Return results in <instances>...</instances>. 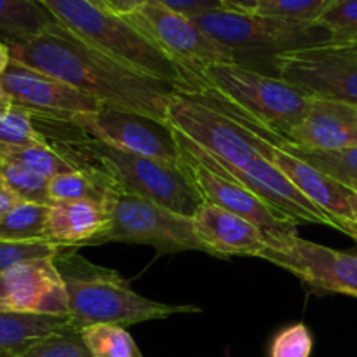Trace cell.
Masks as SVG:
<instances>
[{"mask_svg":"<svg viewBox=\"0 0 357 357\" xmlns=\"http://www.w3.org/2000/svg\"><path fill=\"white\" fill-rule=\"evenodd\" d=\"M10 59L56 77L105 107L167 122V105L176 89L93 47L58 21L33 37L13 42Z\"/></svg>","mask_w":357,"mask_h":357,"instance_id":"6da1fadb","label":"cell"},{"mask_svg":"<svg viewBox=\"0 0 357 357\" xmlns=\"http://www.w3.org/2000/svg\"><path fill=\"white\" fill-rule=\"evenodd\" d=\"M190 79L192 91L185 94L282 139L300 124L310 105L307 94L281 77L267 75L244 63H215Z\"/></svg>","mask_w":357,"mask_h":357,"instance_id":"7a4b0ae2","label":"cell"},{"mask_svg":"<svg viewBox=\"0 0 357 357\" xmlns=\"http://www.w3.org/2000/svg\"><path fill=\"white\" fill-rule=\"evenodd\" d=\"M77 250L63 246L52 258L68 295L70 321L77 330L94 324L126 328L174 314L201 312L195 305H169L138 295L117 271L91 264Z\"/></svg>","mask_w":357,"mask_h":357,"instance_id":"3957f363","label":"cell"},{"mask_svg":"<svg viewBox=\"0 0 357 357\" xmlns=\"http://www.w3.org/2000/svg\"><path fill=\"white\" fill-rule=\"evenodd\" d=\"M59 24L93 47L181 93L192 91L187 73L153 45L126 16L94 0H37Z\"/></svg>","mask_w":357,"mask_h":357,"instance_id":"277c9868","label":"cell"},{"mask_svg":"<svg viewBox=\"0 0 357 357\" xmlns=\"http://www.w3.org/2000/svg\"><path fill=\"white\" fill-rule=\"evenodd\" d=\"M49 145L68 155L79 166L94 164L103 167L119 181L124 192L155 202L176 215L194 218L202 206L201 195L183 167L122 152L89 135L77 142L61 139Z\"/></svg>","mask_w":357,"mask_h":357,"instance_id":"5b68a950","label":"cell"},{"mask_svg":"<svg viewBox=\"0 0 357 357\" xmlns=\"http://www.w3.org/2000/svg\"><path fill=\"white\" fill-rule=\"evenodd\" d=\"M215 40L229 47L237 59L241 54H278L296 49L328 44L326 30L316 23L261 16L253 13L220 9L190 17Z\"/></svg>","mask_w":357,"mask_h":357,"instance_id":"8992f818","label":"cell"},{"mask_svg":"<svg viewBox=\"0 0 357 357\" xmlns=\"http://www.w3.org/2000/svg\"><path fill=\"white\" fill-rule=\"evenodd\" d=\"M174 136L181 153L211 169L213 173L243 185L261 201L267 202L272 209L291 220L295 225L310 223V225H326L335 229L333 220L323 209L317 208L310 199H307L265 155L257 157L253 162L246 164L244 167H236L202 150L178 131H174Z\"/></svg>","mask_w":357,"mask_h":357,"instance_id":"52a82bcc","label":"cell"},{"mask_svg":"<svg viewBox=\"0 0 357 357\" xmlns=\"http://www.w3.org/2000/svg\"><path fill=\"white\" fill-rule=\"evenodd\" d=\"M105 243L149 244L160 253H208L195 232L194 218L176 215L155 202L128 192L119 195L115 201L107 232L93 241V244Z\"/></svg>","mask_w":357,"mask_h":357,"instance_id":"ba28073f","label":"cell"},{"mask_svg":"<svg viewBox=\"0 0 357 357\" xmlns=\"http://www.w3.org/2000/svg\"><path fill=\"white\" fill-rule=\"evenodd\" d=\"M167 124L202 150L236 167H244L264 155L257 135L248 126L180 91L167 105Z\"/></svg>","mask_w":357,"mask_h":357,"instance_id":"9c48e42d","label":"cell"},{"mask_svg":"<svg viewBox=\"0 0 357 357\" xmlns=\"http://www.w3.org/2000/svg\"><path fill=\"white\" fill-rule=\"evenodd\" d=\"M278 77L309 98H323L357 107V47L319 44L278 54Z\"/></svg>","mask_w":357,"mask_h":357,"instance_id":"30bf717a","label":"cell"},{"mask_svg":"<svg viewBox=\"0 0 357 357\" xmlns=\"http://www.w3.org/2000/svg\"><path fill=\"white\" fill-rule=\"evenodd\" d=\"M267 250L260 258L291 272L316 293L357 298V255L331 250L296 236V232L265 234Z\"/></svg>","mask_w":357,"mask_h":357,"instance_id":"8fae6325","label":"cell"},{"mask_svg":"<svg viewBox=\"0 0 357 357\" xmlns=\"http://www.w3.org/2000/svg\"><path fill=\"white\" fill-rule=\"evenodd\" d=\"M126 17L167 58L173 59L188 79L215 63H239L229 47L206 33L194 20L173 13L153 0H146L138 10Z\"/></svg>","mask_w":357,"mask_h":357,"instance_id":"7c38bea8","label":"cell"},{"mask_svg":"<svg viewBox=\"0 0 357 357\" xmlns=\"http://www.w3.org/2000/svg\"><path fill=\"white\" fill-rule=\"evenodd\" d=\"M72 126L122 152L149 157L174 167H181L183 162L173 128L146 115L103 107L93 114L80 115Z\"/></svg>","mask_w":357,"mask_h":357,"instance_id":"4fadbf2b","label":"cell"},{"mask_svg":"<svg viewBox=\"0 0 357 357\" xmlns=\"http://www.w3.org/2000/svg\"><path fill=\"white\" fill-rule=\"evenodd\" d=\"M0 84L10 96L14 107L42 121L73 124L80 115L93 114L105 107L70 84L13 59L0 75Z\"/></svg>","mask_w":357,"mask_h":357,"instance_id":"5bb4252c","label":"cell"},{"mask_svg":"<svg viewBox=\"0 0 357 357\" xmlns=\"http://www.w3.org/2000/svg\"><path fill=\"white\" fill-rule=\"evenodd\" d=\"M227 114V112H225ZM230 115V114H229ZM236 119V117H234ZM239 121V119H237ZM250 129H253L257 135L258 146L261 153L305 195L307 199L314 202L317 208L323 209L335 223V229L340 230L344 223L356 222L354 209L351 204V190L333 180L331 176L324 174L317 167L310 166L303 159L296 157L295 153L288 152L282 146L281 138L274 132H268L261 129L260 126H255L251 122L239 121Z\"/></svg>","mask_w":357,"mask_h":357,"instance_id":"9a60e30c","label":"cell"},{"mask_svg":"<svg viewBox=\"0 0 357 357\" xmlns=\"http://www.w3.org/2000/svg\"><path fill=\"white\" fill-rule=\"evenodd\" d=\"M0 312L70 317L68 295L52 258L23 261L0 274Z\"/></svg>","mask_w":357,"mask_h":357,"instance_id":"2e32d148","label":"cell"},{"mask_svg":"<svg viewBox=\"0 0 357 357\" xmlns=\"http://www.w3.org/2000/svg\"><path fill=\"white\" fill-rule=\"evenodd\" d=\"M183 155L181 167L194 183L195 190L201 195L202 202L222 208L225 211L234 213L248 222L255 223L264 230V234L278 232H295V223L289 218L282 216L275 209H272L267 202L261 201L258 195L244 188L243 185L232 180L213 173L211 169L204 167L202 164L195 162L194 159Z\"/></svg>","mask_w":357,"mask_h":357,"instance_id":"e0dca14e","label":"cell"},{"mask_svg":"<svg viewBox=\"0 0 357 357\" xmlns=\"http://www.w3.org/2000/svg\"><path fill=\"white\" fill-rule=\"evenodd\" d=\"M284 139L296 149L316 152L356 149L357 107L344 101L310 98L305 117Z\"/></svg>","mask_w":357,"mask_h":357,"instance_id":"ac0fdd59","label":"cell"},{"mask_svg":"<svg viewBox=\"0 0 357 357\" xmlns=\"http://www.w3.org/2000/svg\"><path fill=\"white\" fill-rule=\"evenodd\" d=\"M195 232L209 255L227 257H258L267 250L265 234L260 227L234 213L206 204L194 216Z\"/></svg>","mask_w":357,"mask_h":357,"instance_id":"d6986e66","label":"cell"},{"mask_svg":"<svg viewBox=\"0 0 357 357\" xmlns=\"http://www.w3.org/2000/svg\"><path fill=\"white\" fill-rule=\"evenodd\" d=\"M112 209L91 201H58L49 204L44 241L58 246H91L107 232Z\"/></svg>","mask_w":357,"mask_h":357,"instance_id":"ffe728a7","label":"cell"},{"mask_svg":"<svg viewBox=\"0 0 357 357\" xmlns=\"http://www.w3.org/2000/svg\"><path fill=\"white\" fill-rule=\"evenodd\" d=\"M121 194H124V188L119 181L103 167L94 164L49 180L51 202L91 201L112 209Z\"/></svg>","mask_w":357,"mask_h":357,"instance_id":"44dd1931","label":"cell"},{"mask_svg":"<svg viewBox=\"0 0 357 357\" xmlns=\"http://www.w3.org/2000/svg\"><path fill=\"white\" fill-rule=\"evenodd\" d=\"M70 324V317L0 312V351H10L20 356L31 345Z\"/></svg>","mask_w":357,"mask_h":357,"instance_id":"7402d4cb","label":"cell"},{"mask_svg":"<svg viewBox=\"0 0 357 357\" xmlns=\"http://www.w3.org/2000/svg\"><path fill=\"white\" fill-rule=\"evenodd\" d=\"M54 21L37 0H0V40L6 44L33 37Z\"/></svg>","mask_w":357,"mask_h":357,"instance_id":"603a6c76","label":"cell"},{"mask_svg":"<svg viewBox=\"0 0 357 357\" xmlns=\"http://www.w3.org/2000/svg\"><path fill=\"white\" fill-rule=\"evenodd\" d=\"M0 160L20 164V166L35 171L40 176L47 178V180L82 169L75 160L56 150L49 143H40V145H0Z\"/></svg>","mask_w":357,"mask_h":357,"instance_id":"cb8c5ba5","label":"cell"},{"mask_svg":"<svg viewBox=\"0 0 357 357\" xmlns=\"http://www.w3.org/2000/svg\"><path fill=\"white\" fill-rule=\"evenodd\" d=\"M47 213L49 204L17 202L0 218V243H45L44 232Z\"/></svg>","mask_w":357,"mask_h":357,"instance_id":"d4e9b609","label":"cell"},{"mask_svg":"<svg viewBox=\"0 0 357 357\" xmlns=\"http://www.w3.org/2000/svg\"><path fill=\"white\" fill-rule=\"evenodd\" d=\"M281 143L288 152L295 153L310 166L323 171L324 174L337 180L349 190L357 192V146L347 150H335V152H316V150L296 149L282 138Z\"/></svg>","mask_w":357,"mask_h":357,"instance_id":"484cf974","label":"cell"},{"mask_svg":"<svg viewBox=\"0 0 357 357\" xmlns=\"http://www.w3.org/2000/svg\"><path fill=\"white\" fill-rule=\"evenodd\" d=\"M80 331L93 357H143L124 326L94 324Z\"/></svg>","mask_w":357,"mask_h":357,"instance_id":"4316f807","label":"cell"},{"mask_svg":"<svg viewBox=\"0 0 357 357\" xmlns=\"http://www.w3.org/2000/svg\"><path fill=\"white\" fill-rule=\"evenodd\" d=\"M328 2L330 0H260V2L243 3V6H237L230 10L316 23V20L323 13L324 7L328 6Z\"/></svg>","mask_w":357,"mask_h":357,"instance_id":"83f0119b","label":"cell"},{"mask_svg":"<svg viewBox=\"0 0 357 357\" xmlns=\"http://www.w3.org/2000/svg\"><path fill=\"white\" fill-rule=\"evenodd\" d=\"M316 24L328 31L331 44L357 40V0H330Z\"/></svg>","mask_w":357,"mask_h":357,"instance_id":"f1b7e54d","label":"cell"},{"mask_svg":"<svg viewBox=\"0 0 357 357\" xmlns=\"http://www.w3.org/2000/svg\"><path fill=\"white\" fill-rule=\"evenodd\" d=\"M0 178L9 185L10 190L24 202L51 204L49 197V180L28 167L14 162L0 160Z\"/></svg>","mask_w":357,"mask_h":357,"instance_id":"f546056e","label":"cell"},{"mask_svg":"<svg viewBox=\"0 0 357 357\" xmlns=\"http://www.w3.org/2000/svg\"><path fill=\"white\" fill-rule=\"evenodd\" d=\"M17 357H93L82 338V331L66 326L37 342Z\"/></svg>","mask_w":357,"mask_h":357,"instance_id":"4dcf8cb0","label":"cell"},{"mask_svg":"<svg viewBox=\"0 0 357 357\" xmlns=\"http://www.w3.org/2000/svg\"><path fill=\"white\" fill-rule=\"evenodd\" d=\"M47 143L35 126L33 117L21 108L13 107L0 115V145H40Z\"/></svg>","mask_w":357,"mask_h":357,"instance_id":"1f68e13d","label":"cell"},{"mask_svg":"<svg viewBox=\"0 0 357 357\" xmlns=\"http://www.w3.org/2000/svg\"><path fill=\"white\" fill-rule=\"evenodd\" d=\"M314 338L303 323L291 324L272 338L268 354L271 357H310Z\"/></svg>","mask_w":357,"mask_h":357,"instance_id":"d6a6232c","label":"cell"},{"mask_svg":"<svg viewBox=\"0 0 357 357\" xmlns=\"http://www.w3.org/2000/svg\"><path fill=\"white\" fill-rule=\"evenodd\" d=\"M63 246L52 243H0V274L23 261L54 258Z\"/></svg>","mask_w":357,"mask_h":357,"instance_id":"836d02e7","label":"cell"},{"mask_svg":"<svg viewBox=\"0 0 357 357\" xmlns=\"http://www.w3.org/2000/svg\"><path fill=\"white\" fill-rule=\"evenodd\" d=\"M173 13L187 17L201 16V14L213 13V10L225 9V0H153Z\"/></svg>","mask_w":357,"mask_h":357,"instance_id":"e575fe53","label":"cell"},{"mask_svg":"<svg viewBox=\"0 0 357 357\" xmlns=\"http://www.w3.org/2000/svg\"><path fill=\"white\" fill-rule=\"evenodd\" d=\"M100 6L107 7V9L114 10V13L121 14V16H129L135 10H138L146 0H94Z\"/></svg>","mask_w":357,"mask_h":357,"instance_id":"d590c367","label":"cell"},{"mask_svg":"<svg viewBox=\"0 0 357 357\" xmlns=\"http://www.w3.org/2000/svg\"><path fill=\"white\" fill-rule=\"evenodd\" d=\"M17 202H21V199L17 197V195L10 190L9 185L0 178V218H2L7 211H10Z\"/></svg>","mask_w":357,"mask_h":357,"instance_id":"8d00e7d4","label":"cell"},{"mask_svg":"<svg viewBox=\"0 0 357 357\" xmlns=\"http://www.w3.org/2000/svg\"><path fill=\"white\" fill-rule=\"evenodd\" d=\"M10 63V51H9V45L6 42L0 40V75L6 72V68L9 66Z\"/></svg>","mask_w":357,"mask_h":357,"instance_id":"74e56055","label":"cell"},{"mask_svg":"<svg viewBox=\"0 0 357 357\" xmlns=\"http://www.w3.org/2000/svg\"><path fill=\"white\" fill-rule=\"evenodd\" d=\"M13 107H14L13 100H10V96L7 94V91L3 89V86L0 84V115L7 114V112H9Z\"/></svg>","mask_w":357,"mask_h":357,"instance_id":"f35d334b","label":"cell"},{"mask_svg":"<svg viewBox=\"0 0 357 357\" xmlns=\"http://www.w3.org/2000/svg\"><path fill=\"white\" fill-rule=\"evenodd\" d=\"M251 2H260V0H225V9H234L237 6H243V3H251Z\"/></svg>","mask_w":357,"mask_h":357,"instance_id":"ab89813d","label":"cell"},{"mask_svg":"<svg viewBox=\"0 0 357 357\" xmlns=\"http://www.w3.org/2000/svg\"><path fill=\"white\" fill-rule=\"evenodd\" d=\"M351 204H352V209H354V216L357 222V192L351 190Z\"/></svg>","mask_w":357,"mask_h":357,"instance_id":"60d3db41","label":"cell"},{"mask_svg":"<svg viewBox=\"0 0 357 357\" xmlns=\"http://www.w3.org/2000/svg\"><path fill=\"white\" fill-rule=\"evenodd\" d=\"M0 357H17V354L10 351H0Z\"/></svg>","mask_w":357,"mask_h":357,"instance_id":"b9f144b4","label":"cell"},{"mask_svg":"<svg viewBox=\"0 0 357 357\" xmlns=\"http://www.w3.org/2000/svg\"><path fill=\"white\" fill-rule=\"evenodd\" d=\"M347 45H354V47H357V40H354V42H351V44H347Z\"/></svg>","mask_w":357,"mask_h":357,"instance_id":"7bdbcfd3","label":"cell"}]
</instances>
